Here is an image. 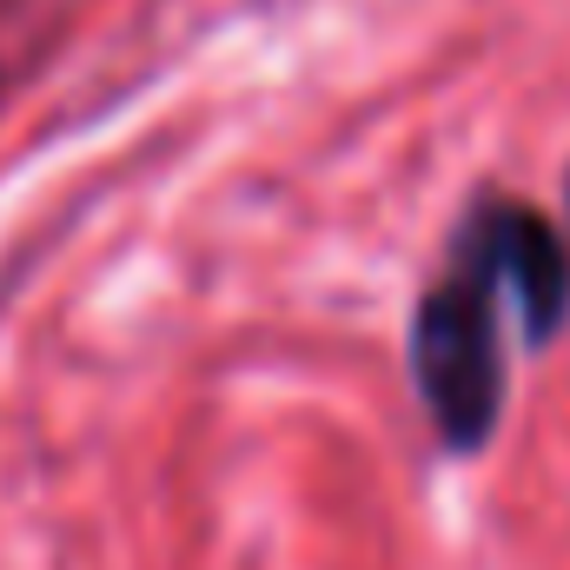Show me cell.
<instances>
[{"instance_id":"cell-1","label":"cell","mask_w":570,"mask_h":570,"mask_svg":"<svg viewBox=\"0 0 570 570\" xmlns=\"http://www.w3.org/2000/svg\"><path fill=\"white\" fill-rule=\"evenodd\" d=\"M504 305L518 312L504 273L451 239L444 273L412 312V385L444 451L471 458L504 419Z\"/></svg>"},{"instance_id":"cell-2","label":"cell","mask_w":570,"mask_h":570,"mask_svg":"<svg viewBox=\"0 0 570 570\" xmlns=\"http://www.w3.org/2000/svg\"><path fill=\"white\" fill-rule=\"evenodd\" d=\"M451 239L478 246L504 273L511 298H518L524 345H551L570 325V246L538 206H524V199H511V193L491 186V193H478L464 206V219H458Z\"/></svg>"}]
</instances>
